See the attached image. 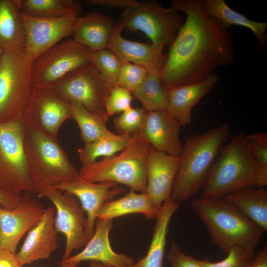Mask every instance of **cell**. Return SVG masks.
<instances>
[{"mask_svg": "<svg viewBox=\"0 0 267 267\" xmlns=\"http://www.w3.org/2000/svg\"><path fill=\"white\" fill-rule=\"evenodd\" d=\"M89 61L111 89L118 85L122 62L111 50L105 48L91 52Z\"/></svg>", "mask_w": 267, "mask_h": 267, "instance_id": "d6a6232c", "label": "cell"}, {"mask_svg": "<svg viewBox=\"0 0 267 267\" xmlns=\"http://www.w3.org/2000/svg\"><path fill=\"white\" fill-rule=\"evenodd\" d=\"M51 88L66 102L82 105L106 124L105 102L111 89L90 63Z\"/></svg>", "mask_w": 267, "mask_h": 267, "instance_id": "8fae6325", "label": "cell"}, {"mask_svg": "<svg viewBox=\"0 0 267 267\" xmlns=\"http://www.w3.org/2000/svg\"><path fill=\"white\" fill-rule=\"evenodd\" d=\"M34 60L26 51L3 52L0 62V123H23L34 89Z\"/></svg>", "mask_w": 267, "mask_h": 267, "instance_id": "52a82bcc", "label": "cell"}, {"mask_svg": "<svg viewBox=\"0 0 267 267\" xmlns=\"http://www.w3.org/2000/svg\"><path fill=\"white\" fill-rule=\"evenodd\" d=\"M24 129L22 122L0 123V187L34 195L24 146Z\"/></svg>", "mask_w": 267, "mask_h": 267, "instance_id": "9c48e42d", "label": "cell"}, {"mask_svg": "<svg viewBox=\"0 0 267 267\" xmlns=\"http://www.w3.org/2000/svg\"><path fill=\"white\" fill-rule=\"evenodd\" d=\"M203 9L208 16L215 18L225 27L237 25L249 29L261 44L267 45V23L250 20L242 14L231 8L224 0H201Z\"/></svg>", "mask_w": 267, "mask_h": 267, "instance_id": "4316f807", "label": "cell"}, {"mask_svg": "<svg viewBox=\"0 0 267 267\" xmlns=\"http://www.w3.org/2000/svg\"><path fill=\"white\" fill-rule=\"evenodd\" d=\"M167 259L171 267H202L199 260L184 253L178 242L175 241L171 243Z\"/></svg>", "mask_w": 267, "mask_h": 267, "instance_id": "f35d334b", "label": "cell"}, {"mask_svg": "<svg viewBox=\"0 0 267 267\" xmlns=\"http://www.w3.org/2000/svg\"><path fill=\"white\" fill-rule=\"evenodd\" d=\"M115 24L112 17L92 12L77 19L73 40L91 52L107 48Z\"/></svg>", "mask_w": 267, "mask_h": 267, "instance_id": "603a6c76", "label": "cell"}, {"mask_svg": "<svg viewBox=\"0 0 267 267\" xmlns=\"http://www.w3.org/2000/svg\"><path fill=\"white\" fill-rule=\"evenodd\" d=\"M54 220V209L49 206L40 221L28 231L19 251L16 253L22 267L48 259L52 253L58 249V232Z\"/></svg>", "mask_w": 267, "mask_h": 267, "instance_id": "d6986e66", "label": "cell"}, {"mask_svg": "<svg viewBox=\"0 0 267 267\" xmlns=\"http://www.w3.org/2000/svg\"><path fill=\"white\" fill-rule=\"evenodd\" d=\"M249 267H267V245L265 244L255 254Z\"/></svg>", "mask_w": 267, "mask_h": 267, "instance_id": "7bdbcfd3", "label": "cell"}, {"mask_svg": "<svg viewBox=\"0 0 267 267\" xmlns=\"http://www.w3.org/2000/svg\"><path fill=\"white\" fill-rule=\"evenodd\" d=\"M112 221L97 218L93 235L84 249L60 265L86 261L98 262L111 267H128L134 264L133 257L124 253H117L111 248L109 235L113 227Z\"/></svg>", "mask_w": 267, "mask_h": 267, "instance_id": "ffe728a7", "label": "cell"}, {"mask_svg": "<svg viewBox=\"0 0 267 267\" xmlns=\"http://www.w3.org/2000/svg\"><path fill=\"white\" fill-rule=\"evenodd\" d=\"M158 211L147 193L130 190L120 198L105 203L97 218L113 220L125 215L139 213L147 219H151L156 217Z\"/></svg>", "mask_w": 267, "mask_h": 267, "instance_id": "83f0119b", "label": "cell"}, {"mask_svg": "<svg viewBox=\"0 0 267 267\" xmlns=\"http://www.w3.org/2000/svg\"><path fill=\"white\" fill-rule=\"evenodd\" d=\"M45 209L34 195L22 194L20 203L13 209L0 206V248L16 253L24 235L42 218Z\"/></svg>", "mask_w": 267, "mask_h": 267, "instance_id": "5bb4252c", "label": "cell"}, {"mask_svg": "<svg viewBox=\"0 0 267 267\" xmlns=\"http://www.w3.org/2000/svg\"><path fill=\"white\" fill-rule=\"evenodd\" d=\"M173 6L186 16L169 45L160 71L161 82L170 89L201 81L220 67L232 64L235 51L228 29L207 16L200 0H173Z\"/></svg>", "mask_w": 267, "mask_h": 267, "instance_id": "6da1fadb", "label": "cell"}, {"mask_svg": "<svg viewBox=\"0 0 267 267\" xmlns=\"http://www.w3.org/2000/svg\"><path fill=\"white\" fill-rule=\"evenodd\" d=\"M91 51L73 39L58 43L33 61L34 87H52L90 64Z\"/></svg>", "mask_w": 267, "mask_h": 267, "instance_id": "30bf717a", "label": "cell"}, {"mask_svg": "<svg viewBox=\"0 0 267 267\" xmlns=\"http://www.w3.org/2000/svg\"><path fill=\"white\" fill-rule=\"evenodd\" d=\"M44 197L54 204L56 210L55 229L57 232L63 233L66 238L61 263L69 258L73 251L85 246L89 241L86 233L87 217L79 199L70 193L53 188Z\"/></svg>", "mask_w": 267, "mask_h": 267, "instance_id": "7c38bea8", "label": "cell"}, {"mask_svg": "<svg viewBox=\"0 0 267 267\" xmlns=\"http://www.w3.org/2000/svg\"><path fill=\"white\" fill-rule=\"evenodd\" d=\"M0 267H23L19 263L16 253L0 248Z\"/></svg>", "mask_w": 267, "mask_h": 267, "instance_id": "b9f144b4", "label": "cell"}, {"mask_svg": "<svg viewBox=\"0 0 267 267\" xmlns=\"http://www.w3.org/2000/svg\"><path fill=\"white\" fill-rule=\"evenodd\" d=\"M24 146L34 193L38 197L79 177L57 139L25 126Z\"/></svg>", "mask_w": 267, "mask_h": 267, "instance_id": "5b68a950", "label": "cell"}, {"mask_svg": "<svg viewBox=\"0 0 267 267\" xmlns=\"http://www.w3.org/2000/svg\"><path fill=\"white\" fill-rule=\"evenodd\" d=\"M180 127L166 110L148 112L137 134L156 150L178 157L183 146L179 136Z\"/></svg>", "mask_w": 267, "mask_h": 267, "instance_id": "ac0fdd59", "label": "cell"}, {"mask_svg": "<svg viewBox=\"0 0 267 267\" xmlns=\"http://www.w3.org/2000/svg\"><path fill=\"white\" fill-rule=\"evenodd\" d=\"M132 100L131 91L119 85L114 87L111 89L105 102L107 114L109 117L130 109Z\"/></svg>", "mask_w": 267, "mask_h": 267, "instance_id": "74e56055", "label": "cell"}, {"mask_svg": "<svg viewBox=\"0 0 267 267\" xmlns=\"http://www.w3.org/2000/svg\"><path fill=\"white\" fill-rule=\"evenodd\" d=\"M257 246L250 245L232 247L223 260L213 262L207 259L199 260L202 267H248L255 255Z\"/></svg>", "mask_w": 267, "mask_h": 267, "instance_id": "836d02e7", "label": "cell"}, {"mask_svg": "<svg viewBox=\"0 0 267 267\" xmlns=\"http://www.w3.org/2000/svg\"><path fill=\"white\" fill-rule=\"evenodd\" d=\"M146 113L142 108L131 107L115 117L114 123L118 134L128 137L137 134L142 125Z\"/></svg>", "mask_w": 267, "mask_h": 267, "instance_id": "e575fe53", "label": "cell"}, {"mask_svg": "<svg viewBox=\"0 0 267 267\" xmlns=\"http://www.w3.org/2000/svg\"><path fill=\"white\" fill-rule=\"evenodd\" d=\"M71 116L70 104L51 87H34L23 123L26 127L57 139L60 127Z\"/></svg>", "mask_w": 267, "mask_h": 267, "instance_id": "4fadbf2b", "label": "cell"}, {"mask_svg": "<svg viewBox=\"0 0 267 267\" xmlns=\"http://www.w3.org/2000/svg\"><path fill=\"white\" fill-rule=\"evenodd\" d=\"M22 194L13 193L0 187V206L7 209L16 208L20 203Z\"/></svg>", "mask_w": 267, "mask_h": 267, "instance_id": "60d3db41", "label": "cell"}, {"mask_svg": "<svg viewBox=\"0 0 267 267\" xmlns=\"http://www.w3.org/2000/svg\"><path fill=\"white\" fill-rule=\"evenodd\" d=\"M70 104L71 108V118L78 124L80 130L81 138L85 143L102 137L117 135L108 129L106 123L82 105L76 103Z\"/></svg>", "mask_w": 267, "mask_h": 267, "instance_id": "1f68e13d", "label": "cell"}, {"mask_svg": "<svg viewBox=\"0 0 267 267\" xmlns=\"http://www.w3.org/2000/svg\"><path fill=\"white\" fill-rule=\"evenodd\" d=\"M190 206L207 228L212 242L226 254L236 245L257 246L265 232L222 198L201 196L193 199Z\"/></svg>", "mask_w": 267, "mask_h": 267, "instance_id": "277c9868", "label": "cell"}, {"mask_svg": "<svg viewBox=\"0 0 267 267\" xmlns=\"http://www.w3.org/2000/svg\"><path fill=\"white\" fill-rule=\"evenodd\" d=\"M180 202L173 198L165 201L155 218L152 240L145 256L128 267H163L170 222Z\"/></svg>", "mask_w": 267, "mask_h": 267, "instance_id": "d4e9b609", "label": "cell"}, {"mask_svg": "<svg viewBox=\"0 0 267 267\" xmlns=\"http://www.w3.org/2000/svg\"><path fill=\"white\" fill-rule=\"evenodd\" d=\"M54 188L76 196L87 213L86 233L89 240L93 235L97 215L105 203L124 192L119 183L111 181L89 182L78 178Z\"/></svg>", "mask_w": 267, "mask_h": 267, "instance_id": "2e32d148", "label": "cell"}, {"mask_svg": "<svg viewBox=\"0 0 267 267\" xmlns=\"http://www.w3.org/2000/svg\"><path fill=\"white\" fill-rule=\"evenodd\" d=\"M136 0H88L86 2L90 5H99L112 8L127 9L135 5Z\"/></svg>", "mask_w": 267, "mask_h": 267, "instance_id": "ab89813d", "label": "cell"}, {"mask_svg": "<svg viewBox=\"0 0 267 267\" xmlns=\"http://www.w3.org/2000/svg\"><path fill=\"white\" fill-rule=\"evenodd\" d=\"M119 21L123 29L143 32L153 46L161 52L171 44L184 23L173 6L164 8L155 0L138 1L124 9Z\"/></svg>", "mask_w": 267, "mask_h": 267, "instance_id": "ba28073f", "label": "cell"}, {"mask_svg": "<svg viewBox=\"0 0 267 267\" xmlns=\"http://www.w3.org/2000/svg\"><path fill=\"white\" fill-rule=\"evenodd\" d=\"M249 266H250V265H249ZM249 266H248V267H249Z\"/></svg>", "mask_w": 267, "mask_h": 267, "instance_id": "7dc6e473", "label": "cell"}, {"mask_svg": "<svg viewBox=\"0 0 267 267\" xmlns=\"http://www.w3.org/2000/svg\"><path fill=\"white\" fill-rule=\"evenodd\" d=\"M250 152L262 174L267 177V133L245 135Z\"/></svg>", "mask_w": 267, "mask_h": 267, "instance_id": "8d00e7d4", "label": "cell"}, {"mask_svg": "<svg viewBox=\"0 0 267 267\" xmlns=\"http://www.w3.org/2000/svg\"><path fill=\"white\" fill-rule=\"evenodd\" d=\"M89 267H111L103 263L95 262L90 261L89 266Z\"/></svg>", "mask_w": 267, "mask_h": 267, "instance_id": "ee69618b", "label": "cell"}, {"mask_svg": "<svg viewBox=\"0 0 267 267\" xmlns=\"http://www.w3.org/2000/svg\"><path fill=\"white\" fill-rule=\"evenodd\" d=\"M3 53V51L0 49V60H1Z\"/></svg>", "mask_w": 267, "mask_h": 267, "instance_id": "bcb514c9", "label": "cell"}, {"mask_svg": "<svg viewBox=\"0 0 267 267\" xmlns=\"http://www.w3.org/2000/svg\"><path fill=\"white\" fill-rule=\"evenodd\" d=\"M130 137L117 134L114 137L100 138L78 149L79 160L82 167L96 161L99 157H107L121 151L128 145Z\"/></svg>", "mask_w": 267, "mask_h": 267, "instance_id": "4dcf8cb0", "label": "cell"}, {"mask_svg": "<svg viewBox=\"0 0 267 267\" xmlns=\"http://www.w3.org/2000/svg\"><path fill=\"white\" fill-rule=\"evenodd\" d=\"M222 199L235 206L265 231L267 230V191L249 187L229 193Z\"/></svg>", "mask_w": 267, "mask_h": 267, "instance_id": "484cf974", "label": "cell"}, {"mask_svg": "<svg viewBox=\"0 0 267 267\" xmlns=\"http://www.w3.org/2000/svg\"><path fill=\"white\" fill-rule=\"evenodd\" d=\"M123 27L119 21L115 24L107 48L122 62L144 67L149 71H158L164 66L167 54L157 50L150 44L133 41L122 36Z\"/></svg>", "mask_w": 267, "mask_h": 267, "instance_id": "44dd1931", "label": "cell"}, {"mask_svg": "<svg viewBox=\"0 0 267 267\" xmlns=\"http://www.w3.org/2000/svg\"><path fill=\"white\" fill-rule=\"evenodd\" d=\"M25 51L34 60L63 38L71 35L78 18H44L22 12Z\"/></svg>", "mask_w": 267, "mask_h": 267, "instance_id": "9a60e30c", "label": "cell"}, {"mask_svg": "<svg viewBox=\"0 0 267 267\" xmlns=\"http://www.w3.org/2000/svg\"><path fill=\"white\" fill-rule=\"evenodd\" d=\"M22 12L44 18H79L82 6L74 0H21Z\"/></svg>", "mask_w": 267, "mask_h": 267, "instance_id": "f1b7e54d", "label": "cell"}, {"mask_svg": "<svg viewBox=\"0 0 267 267\" xmlns=\"http://www.w3.org/2000/svg\"><path fill=\"white\" fill-rule=\"evenodd\" d=\"M150 147L137 134L132 136L118 155L82 167L79 175L88 182L114 181L128 186L130 190L146 193V164Z\"/></svg>", "mask_w": 267, "mask_h": 267, "instance_id": "8992f818", "label": "cell"}, {"mask_svg": "<svg viewBox=\"0 0 267 267\" xmlns=\"http://www.w3.org/2000/svg\"><path fill=\"white\" fill-rule=\"evenodd\" d=\"M21 0H0V49L6 52L25 51Z\"/></svg>", "mask_w": 267, "mask_h": 267, "instance_id": "cb8c5ba5", "label": "cell"}, {"mask_svg": "<svg viewBox=\"0 0 267 267\" xmlns=\"http://www.w3.org/2000/svg\"><path fill=\"white\" fill-rule=\"evenodd\" d=\"M132 93L146 112L166 110L168 89L161 82L160 71H149L144 81Z\"/></svg>", "mask_w": 267, "mask_h": 267, "instance_id": "f546056e", "label": "cell"}, {"mask_svg": "<svg viewBox=\"0 0 267 267\" xmlns=\"http://www.w3.org/2000/svg\"><path fill=\"white\" fill-rule=\"evenodd\" d=\"M180 162L179 156L169 155L150 146L146 164V193L158 210L172 198L173 184Z\"/></svg>", "mask_w": 267, "mask_h": 267, "instance_id": "e0dca14e", "label": "cell"}, {"mask_svg": "<svg viewBox=\"0 0 267 267\" xmlns=\"http://www.w3.org/2000/svg\"><path fill=\"white\" fill-rule=\"evenodd\" d=\"M267 185V177L254 160L245 134L240 133L222 148L204 184L202 196L222 198L244 188Z\"/></svg>", "mask_w": 267, "mask_h": 267, "instance_id": "7a4b0ae2", "label": "cell"}, {"mask_svg": "<svg viewBox=\"0 0 267 267\" xmlns=\"http://www.w3.org/2000/svg\"><path fill=\"white\" fill-rule=\"evenodd\" d=\"M231 131L229 124L224 123L186 138L173 184V199L186 201L202 189L215 158L229 138Z\"/></svg>", "mask_w": 267, "mask_h": 267, "instance_id": "3957f363", "label": "cell"}, {"mask_svg": "<svg viewBox=\"0 0 267 267\" xmlns=\"http://www.w3.org/2000/svg\"><path fill=\"white\" fill-rule=\"evenodd\" d=\"M219 80L218 76L213 73L201 81L169 89L166 111L177 120L181 126L189 125L192 120L193 108Z\"/></svg>", "mask_w": 267, "mask_h": 267, "instance_id": "7402d4cb", "label": "cell"}, {"mask_svg": "<svg viewBox=\"0 0 267 267\" xmlns=\"http://www.w3.org/2000/svg\"><path fill=\"white\" fill-rule=\"evenodd\" d=\"M149 70L139 65L122 62L119 74L118 85L132 93L144 81Z\"/></svg>", "mask_w": 267, "mask_h": 267, "instance_id": "d590c367", "label": "cell"}, {"mask_svg": "<svg viewBox=\"0 0 267 267\" xmlns=\"http://www.w3.org/2000/svg\"><path fill=\"white\" fill-rule=\"evenodd\" d=\"M81 263H66L61 265L60 267H77Z\"/></svg>", "mask_w": 267, "mask_h": 267, "instance_id": "f6af8a7d", "label": "cell"}]
</instances>
